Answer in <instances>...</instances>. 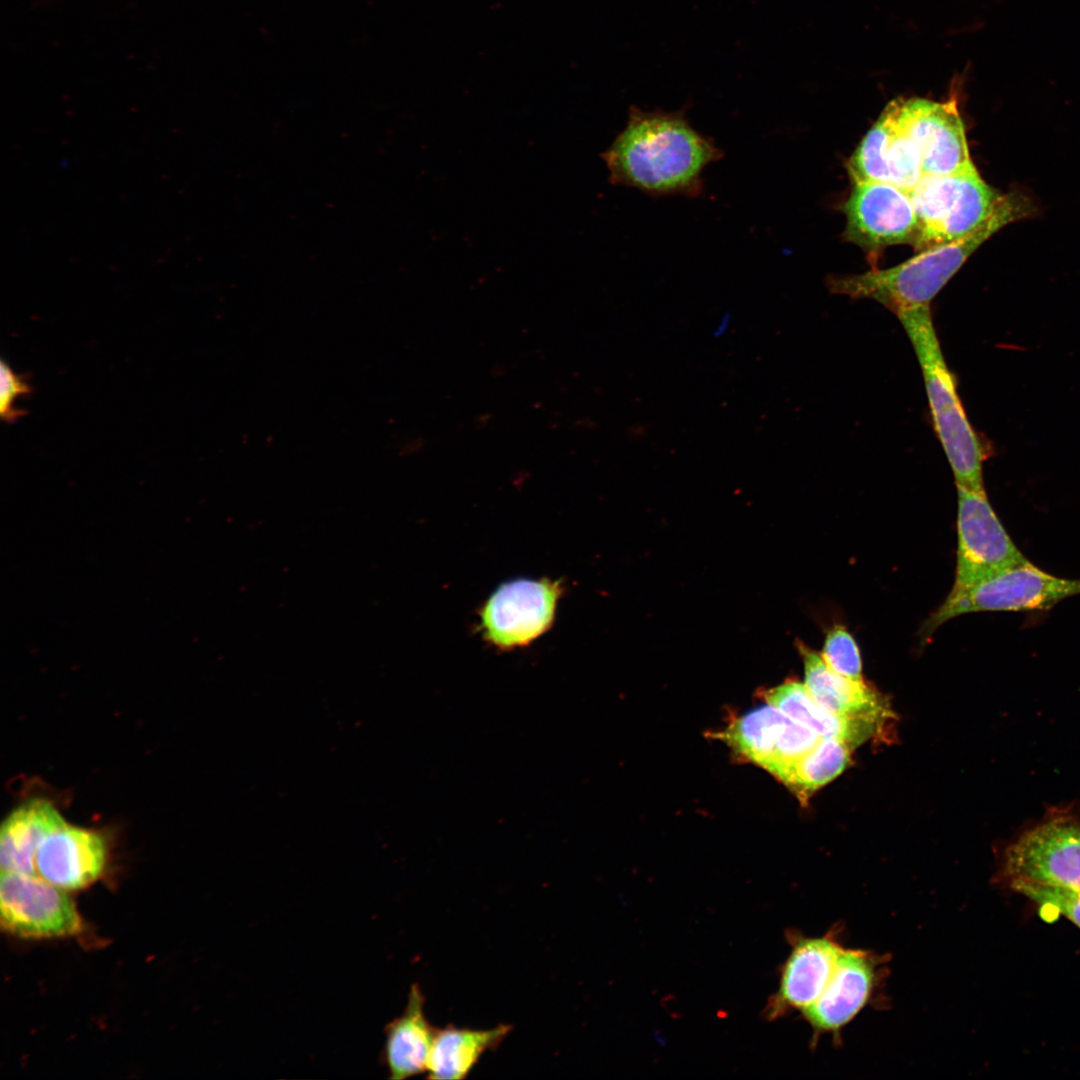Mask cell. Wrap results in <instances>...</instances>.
I'll return each instance as SVG.
<instances>
[{
	"instance_id": "1",
	"label": "cell",
	"mask_w": 1080,
	"mask_h": 1080,
	"mask_svg": "<svg viewBox=\"0 0 1080 1080\" xmlns=\"http://www.w3.org/2000/svg\"><path fill=\"white\" fill-rule=\"evenodd\" d=\"M723 152L696 131L683 111H645L631 106L628 121L601 157L614 185L652 196L696 197L702 174Z\"/></svg>"
},
{
	"instance_id": "2",
	"label": "cell",
	"mask_w": 1080,
	"mask_h": 1080,
	"mask_svg": "<svg viewBox=\"0 0 1080 1080\" xmlns=\"http://www.w3.org/2000/svg\"><path fill=\"white\" fill-rule=\"evenodd\" d=\"M1035 207L1020 192H1010L996 212L973 233L943 245L920 251L914 257L887 269L827 280L834 294L874 300L896 316L930 307L931 301L988 238L1004 226L1031 217Z\"/></svg>"
},
{
	"instance_id": "3",
	"label": "cell",
	"mask_w": 1080,
	"mask_h": 1080,
	"mask_svg": "<svg viewBox=\"0 0 1080 1080\" xmlns=\"http://www.w3.org/2000/svg\"><path fill=\"white\" fill-rule=\"evenodd\" d=\"M918 358L933 423L951 465L957 487L986 493L982 464L987 456L968 421L955 378L943 357L930 307L897 316Z\"/></svg>"
},
{
	"instance_id": "4",
	"label": "cell",
	"mask_w": 1080,
	"mask_h": 1080,
	"mask_svg": "<svg viewBox=\"0 0 1080 1080\" xmlns=\"http://www.w3.org/2000/svg\"><path fill=\"white\" fill-rule=\"evenodd\" d=\"M918 220L915 251L956 241L977 230L1005 195L986 183L971 162L945 175H923L909 191Z\"/></svg>"
},
{
	"instance_id": "5",
	"label": "cell",
	"mask_w": 1080,
	"mask_h": 1080,
	"mask_svg": "<svg viewBox=\"0 0 1080 1080\" xmlns=\"http://www.w3.org/2000/svg\"><path fill=\"white\" fill-rule=\"evenodd\" d=\"M1080 595V580L1049 574L1029 561L1004 569L945 601L924 622V639L956 616L987 611L1048 610L1060 601Z\"/></svg>"
},
{
	"instance_id": "6",
	"label": "cell",
	"mask_w": 1080,
	"mask_h": 1080,
	"mask_svg": "<svg viewBox=\"0 0 1080 1080\" xmlns=\"http://www.w3.org/2000/svg\"><path fill=\"white\" fill-rule=\"evenodd\" d=\"M957 491V565L949 594L1028 561L1004 529L986 493L962 487Z\"/></svg>"
},
{
	"instance_id": "7",
	"label": "cell",
	"mask_w": 1080,
	"mask_h": 1080,
	"mask_svg": "<svg viewBox=\"0 0 1080 1080\" xmlns=\"http://www.w3.org/2000/svg\"><path fill=\"white\" fill-rule=\"evenodd\" d=\"M1003 874L1080 892V824L1057 816L1026 831L1007 848Z\"/></svg>"
},
{
	"instance_id": "8",
	"label": "cell",
	"mask_w": 1080,
	"mask_h": 1080,
	"mask_svg": "<svg viewBox=\"0 0 1080 1080\" xmlns=\"http://www.w3.org/2000/svg\"><path fill=\"white\" fill-rule=\"evenodd\" d=\"M843 205V238L869 256L898 244L914 246L918 220L909 192L892 184L855 180Z\"/></svg>"
},
{
	"instance_id": "9",
	"label": "cell",
	"mask_w": 1080,
	"mask_h": 1080,
	"mask_svg": "<svg viewBox=\"0 0 1080 1080\" xmlns=\"http://www.w3.org/2000/svg\"><path fill=\"white\" fill-rule=\"evenodd\" d=\"M0 910L2 927L23 938L71 936L81 928L65 890L36 875L2 872Z\"/></svg>"
},
{
	"instance_id": "10",
	"label": "cell",
	"mask_w": 1080,
	"mask_h": 1080,
	"mask_svg": "<svg viewBox=\"0 0 1080 1080\" xmlns=\"http://www.w3.org/2000/svg\"><path fill=\"white\" fill-rule=\"evenodd\" d=\"M896 119L921 156L923 175H945L972 162L955 97L947 101L899 97L890 101Z\"/></svg>"
},
{
	"instance_id": "11",
	"label": "cell",
	"mask_w": 1080,
	"mask_h": 1080,
	"mask_svg": "<svg viewBox=\"0 0 1080 1080\" xmlns=\"http://www.w3.org/2000/svg\"><path fill=\"white\" fill-rule=\"evenodd\" d=\"M722 738L743 758L783 782L821 737L768 704L734 720Z\"/></svg>"
},
{
	"instance_id": "12",
	"label": "cell",
	"mask_w": 1080,
	"mask_h": 1080,
	"mask_svg": "<svg viewBox=\"0 0 1080 1080\" xmlns=\"http://www.w3.org/2000/svg\"><path fill=\"white\" fill-rule=\"evenodd\" d=\"M560 585L549 580H515L500 586L481 611L486 638L499 648L523 646L551 625Z\"/></svg>"
},
{
	"instance_id": "13",
	"label": "cell",
	"mask_w": 1080,
	"mask_h": 1080,
	"mask_svg": "<svg viewBox=\"0 0 1080 1080\" xmlns=\"http://www.w3.org/2000/svg\"><path fill=\"white\" fill-rule=\"evenodd\" d=\"M881 968L882 960L876 954L843 948L825 990L802 1011L814 1034L838 1035L871 1001Z\"/></svg>"
},
{
	"instance_id": "14",
	"label": "cell",
	"mask_w": 1080,
	"mask_h": 1080,
	"mask_svg": "<svg viewBox=\"0 0 1080 1080\" xmlns=\"http://www.w3.org/2000/svg\"><path fill=\"white\" fill-rule=\"evenodd\" d=\"M852 181L892 184L910 191L923 176L918 148L899 125L890 102L848 161Z\"/></svg>"
},
{
	"instance_id": "15",
	"label": "cell",
	"mask_w": 1080,
	"mask_h": 1080,
	"mask_svg": "<svg viewBox=\"0 0 1080 1080\" xmlns=\"http://www.w3.org/2000/svg\"><path fill=\"white\" fill-rule=\"evenodd\" d=\"M842 950L832 932L820 937H793L778 989L768 1003L767 1016L775 1019L812 1005L828 985Z\"/></svg>"
},
{
	"instance_id": "16",
	"label": "cell",
	"mask_w": 1080,
	"mask_h": 1080,
	"mask_svg": "<svg viewBox=\"0 0 1080 1080\" xmlns=\"http://www.w3.org/2000/svg\"><path fill=\"white\" fill-rule=\"evenodd\" d=\"M107 848L103 836L66 822L41 843L36 856L39 877L63 889H82L103 872Z\"/></svg>"
},
{
	"instance_id": "17",
	"label": "cell",
	"mask_w": 1080,
	"mask_h": 1080,
	"mask_svg": "<svg viewBox=\"0 0 1080 1080\" xmlns=\"http://www.w3.org/2000/svg\"><path fill=\"white\" fill-rule=\"evenodd\" d=\"M804 664V684L814 700L831 713L880 722L888 710L880 695L864 680H853L833 671L821 654L798 641Z\"/></svg>"
},
{
	"instance_id": "18",
	"label": "cell",
	"mask_w": 1080,
	"mask_h": 1080,
	"mask_svg": "<svg viewBox=\"0 0 1080 1080\" xmlns=\"http://www.w3.org/2000/svg\"><path fill=\"white\" fill-rule=\"evenodd\" d=\"M425 996L417 983L408 994L404 1012L385 1029L382 1062L392 1080H403L427 1072L437 1028L425 1015Z\"/></svg>"
},
{
	"instance_id": "19",
	"label": "cell",
	"mask_w": 1080,
	"mask_h": 1080,
	"mask_svg": "<svg viewBox=\"0 0 1080 1080\" xmlns=\"http://www.w3.org/2000/svg\"><path fill=\"white\" fill-rule=\"evenodd\" d=\"M65 820L46 800H30L15 808L0 829L2 872L36 875V856L43 840Z\"/></svg>"
},
{
	"instance_id": "20",
	"label": "cell",
	"mask_w": 1080,
	"mask_h": 1080,
	"mask_svg": "<svg viewBox=\"0 0 1080 1080\" xmlns=\"http://www.w3.org/2000/svg\"><path fill=\"white\" fill-rule=\"evenodd\" d=\"M767 704L807 727L822 738L844 741L852 748L865 742L879 728L880 722L838 716L818 704L805 684L787 681L765 692Z\"/></svg>"
},
{
	"instance_id": "21",
	"label": "cell",
	"mask_w": 1080,
	"mask_h": 1080,
	"mask_svg": "<svg viewBox=\"0 0 1080 1080\" xmlns=\"http://www.w3.org/2000/svg\"><path fill=\"white\" fill-rule=\"evenodd\" d=\"M510 1024L490 1029L459 1028L452 1024L437 1029L432 1044L428 1078L461 1080L467 1077L481 1056L495 1050L511 1033Z\"/></svg>"
},
{
	"instance_id": "22",
	"label": "cell",
	"mask_w": 1080,
	"mask_h": 1080,
	"mask_svg": "<svg viewBox=\"0 0 1080 1080\" xmlns=\"http://www.w3.org/2000/svg\"><path fill=\"white\" fill-rule=\"evenodd\" d=\"M851 749L853 748L844 741L821 737L815 746L792 766L782 783L801 801H805L846 769Z\"/></svg>"
},
{
	"instance_id": "23",
	"label": "cell",
	"mask_w": 1080,
	"mask_h": 1080,
	"mask_svg": "<svg viewBox=\"0 0 1080 1080\" xmlns=\"http://www.w3.org/2000/svg\"><path fill=\"white\" fill-rule=\"evenodd\" d=\"M821 657L828 667L838 674L853 680H863L858 645L845 627L836 625L828 631Z\"/></svg>"
},
{
	"instance_id": "24",
	"label": "cell",
	"mask_w": 1080,
	"mask_h": 1080,
	"mask_svg": "<svg viewBox=\"0 0 1080 1080\" xmlns=\"http://www.w3.org/2000/svg\"><path fill=\"white\" fill-rule=\"evenodd\" d=\"M1012 889L1039 906L1064 915L1080 928V892L1033 882H1009Z\"/></svg>"
},
{
	"instance_id": "25",
	"label": "cell",
	"mask_w": 1080,
	"mask_h": 1080,
	"mask_svg": "<svg viewBox=\"0 0 1080 1080\" xmlns=\"http://www.w3.org/2000/svg\"><path fill=\"white\" fill-rule=\"evenodd\" d=\"M0 382V415L5 422L11 423L21 415L14 407L16 399L29 394L31 388L23 377L15 374L3 360L0 365Z\"/></svg>"
}]
</instances>
